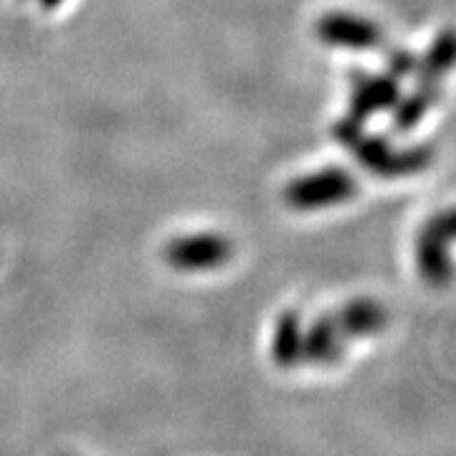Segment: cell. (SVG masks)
Here are the masks:
<instances>
[{
  "label": "cell",
  "mask_w": 456,
  "mask_h": 456,
  "mask_svg": "<svg viewBox=\"0 0 456 456\" xmlns=\"http://www.w3.org/2000/svg\"><path fill=\"white\" fill-rule=\"evenodd\" d=\"M439 84H416L413 92H408L406 97H398V102L391 107L393 112V132L406 134V132L416 130L419 122L424 119L428 110L436 104L439 99Z\"/></svg>",
  "instance_id": "cell-9"
},
{
  "label": "cell",
  "mask_w": 456,
  "mask_h": 456,
  "mask_svg": "<svg viewBox=\"0 0 456 456\" xmlns=\"http://www.w3.org/2000/svg\"><path fill=\"white\" fill-rule=\"evenodd\" d=\"M302 342H305V330H302L299 312H284L279 317L277 330H274L272 355H274L279 365L289 368L292 362L302 360Z\"/></svg>",
  "instance_id": "cell-11"
},
{
  "label": "cell",
  "mask_w": 456,
  "mask_h": 456,
  "mask_svg": "<svg viewBox=\"0 0 456 456\" xmlns=\"http://www.w3.org/2000/svg\"><path fill=\"white\" fill-rule=\"evenodd\" d=\"M452 239H454V213L452 211L431 216L419 233V241H416L419 272L431 287H446L452 281V256H449Z\"/></svg>",
  "instance_id": "cell-3"
},
{
  "label": "cell",
  "mask_w": 456,
  "mask_h": 456,
  "mask_svg": "<svg viewBox=\"0 0 456 456\" xmlns=\"http://www.w3.org/2000/svg\"><path fill=\"white\" fill-rule=\"evenodd\" d=\"M332 137L338 140L368 173L378 178H406L416 175L431 165L434 150L428 145L416 147H391L383 134H370L362 130L360 122H353L350 117H342L340 122L332 125Z\"/></svg>",
  "instance_id": "cell-1"
},
{
  "label": "cell",
  "mask_w": 456,
  "mask_h": 456,
  "mask_svg": "<svg viewBox=\"0 0 456 456\" xmlns=\"http://www.w3.org/2000/svg\"><path fill=\"white\" fill-rule=\"evenodd\" d=\"M342 340L345 335L335 322V314H322L305 330V342H302V358L312 360L317 365H330L342 355Z\"/></svg>",
  "instance_id": "cell-8"
},
{
  "label": "cell",
  "mask_w": 456,
  "mask_h": 456,
  "mask_svg": "<svg viewBox=\"0 0 456 456\" xmlns=\"http://www.w3.org/2000/svg\"><path fill=\"white\" fill-rule=\"evenodd\" d=\"M233 254V244L221 233H188L167 241L163 256L178 272H208L224 266Z\"/></svg>",
  "instance_id": "cell-4"
},
{
  "label": "cell",
  "mask_w": 456,
  "mask_h": 456,
  "mask_svg": "<svg viewBox=\"0 0 456 456\" xmlns=\"http://www.w3.org/2000/svg\"><path fill=\"white\" fill-rule=\"evenodd\" d=\"M454 53H456V41L454 33L441 31L434 44L428 46L424 56L419 59V66H416V77L421 84H441V79L446 77V71L454 64Z\"/></svg>",
  "instance_id": "cell-10"
},
{
  "label": "cell",
  "mask_w": 456,
  "mask_h": 456,
  "mask_svg": "<svg viewBox=\"0 0 456 456\" xmlns=\"http://www.w3.org/2000/svg\"><path fill=\"white\" fill-rule=\"evenodd\" d=\"M416 66H419V59L408 49H391L386 53V71L391 77H395L398 82L406 79V77H413Z\"/></svg>",
  "instance_id": "cell-12"
},
{
  "label": "cell",
  "mask_w": 456,
  "mask_h": 456,
  "mask_svg": "<svg viewBox=\"0 0 456 456\" xmlns=\"http://www.w3.org/2000/svg\"><path fill=\"white\" fill-rule=\"evenodd\" d=\"M335 322L345 338H370L388 325V312L368 297L353 299L335 314Z\"/></svg>",
  "instance_id": "cell-7"
},
{
  "label": "cell",
  "mask_w": 456,
  "mask_h": 456,
  "mask_svg": "<svg viewBox=\"0 0 456 456\" xmlns=\"http://www.w3.org/2000/svg\"><path fill=\"white\" fill-rule=\"evenodd\" d=\"M358 191V180L345 167H325L287 183L281 198L294 211H320L355 198Z\"/></svg>",
  "instance_id": "cell-2"
},
{
  "label": "cell",
  "mask_w": 456,
  "mask_h": 456,
  "mask_svg": "<svg viewBox=\"0 0 456 456\" xmlns=\"http://www.w3.org/2000/svg\"><path fill=\"white\" fill-rule=\"evenodd\" d=\"M401 97V82L386 74H368V71H350V104L347 117L353 122H368L373 114L388 112Z\"/></svg>",
  "instance_id": "cell-6"
},
{
  "label": "cell",
  "mask_w": 456,
  "mask_h": 456,
  "mask_svg": "<svg viewBox=\"0 0 456 456\" xmlns=\"http://www.w3.org/2000/svg\"><path fill=\"white\" fill-rule=\"evenodd\" d=\"M41 3V8H46V11H53V8H59L64 0H38Z\"/></svg>",
  "instance_id": "cell-13"
},
{
  "label": "cell",
  "mask_w": 456,
  "mask_h": 456,
  "mask_svg": "<svg viewBox=\"0 0 456 456\" xmlns=\"http://www.w3.org/2000/svg\"><path fill=\"white\" fill-rule=\"evenodd\" d=\"M314 33L325 46H335V49L370 51L383 44V31L375 20L345 11L325 13L314 23Z\"/></svg>",
  "instance_id": "cell-5"
}]
</instances>
